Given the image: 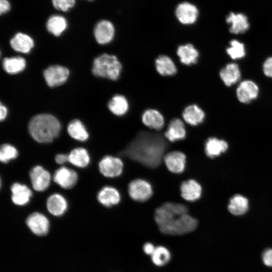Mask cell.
<instances>
[{
	"label": "cell",
	"instance_id": "obj_7",
	"mask_svg": "<svg viewBox=\"0 0 272 272\" xmlns=\"http://www.w3.org/2000/svg\"><path fill=\"white\" fill-rule=\"evenodd\" d=\"M43 76L47 85L53 87L65 82L69 76V71L65 67L54 65L45 70Z\"/></svg>",
	"mask_w": 272,
	"mask_h": 272
},
{
	"label": "cell",
	"instance_id": "obj_15",
	"mask_svg": "<svg viewBox=\"0 0 272 272\" xmlns=\"http://www.w3.org/2000/svg\"><path fill=\"white\" fill-rule=\"evenodd\" d=\"M224 84L230 87L238 83L241 77V73L239 65L234 62L229 63L222 69L219 74Z\"/></svg>",
	"mask_w": 272,
	"mask_h": 272
},
{
	"label": "cell",
	"instance_id": "obj_28",
	"mask_svg": "<svg viewBox=\"0 0 272 272\" xmlns=\"http://www.w3.org/2000/svg\"><path fill=\"white\" fill-rule=\"evenodd\" d=\"M248 199L241 195L237 194L231 198L228 209L232 215L240 216L246 213L248 209Z\"/></svg>",
	"mask_w": 272,
	"mask_h": 272
},
{
	"label": "cell",
	"instance_id": "obj_31",
	"mask_svg": "<svg viewBox=\"0 0 272 272\" xmlns=\"http://www.w3.org/2000/svg\"><path fill=\"white\" fill-rule=\"evenodd\" d=\"M67 132L72 138L79 141H85L89 137L85 127L78 119H74L70 122Z\"/></svg>",
	"mask_w": 272,
	"mask_h": 272
},
{
	"label": "cell",
	"instance_id": "obj_29",
	"mask_svg": "<svg viewBox=\"0 0 272 272\" xmlns=\"http://www.w3.org/2000/svg\"><path fill=\"white\" fill-rule=\"evenodd\" d=\"M108 107L110 111L117 116L124 115L128 111L129 104L126 98L121 95H115L109 101Z\"/></svg>",
	"mask_w": 272,
	"mask_h": 272
},
{
	"label": "cell",
	"instance_id": "obj_24",
	"mask_svg": "<svg viewBox=\"0 0 272 272\" xmlns=\"http://www.w3.org/2000/svg\"><path fill=\"white\" fill-rule=\"evenodd\" d=\"M46 207L48 212L55 216H59L64 214L67 209L65 199L60 194H54L47 199Z\"/></svg>",
	"mask_w": 272,
	"mask_h": 272
},
{
	"label": "cell",
	"instance_id": "obj_4",
	"mask_svg": "<svg viewBox=\"0 0 272 272\" xmlns=\"http://www.w3.org/2000/svg\"><path fill=\"white\" fill-rule=\"evenodd\" d=\"M121 68V64L115 55L104 53L94 59L92 73L97 77L116 80L119 77Z\"/></svg>",
	"mask_w": 272,
	"mask_h": 272
},
{
	"label": "cell",
	"instance_id": "obj_37",
	"mask_svg": "<svg viewBox=\"0 0 272 272\" xmlns=\"http://www.w3.org/2000/svg\"><path fill=\"white\" fill-rule=\"evenodd\" d=\"M53 7L57 10L66 12L75 4V0H52Z\"/></svg>",
	"mask_w": 272,
	"mask_h": 272
},
{
	"label": "cell",
	"instance_id": "obj_38",
	"mask_svg": "<svg viewBox=\"0 0 272 272\" xmlns=\"http://www.w3.org/2000/svg\"><path fill=\"white\" fill-rule=\"evenodd\" d=\"M262 70L265 76L272 78V56L267 58L263 62Z\"/></svg>",
	"mask_w": 272,
	"mask_h": 272
},
{
	"label": "cell",
	"instance_id": "obj_35",
	"mask_svg": "<svg viewBox=\"0 0 272 272\" xmlns=\"http://www.w3.org/2000/svg\"><path fill=\"white\" fill-rule=\"evenodd\" d=\"M227 54L234 60L241 59L246 55V49L244 44L235 39L230 42V46L226 48Z\"/></svg>",
	"mask_w": 272,
	"mask_h": 272
},
{
	"label": "cell",
	"instance_id": "obj_14",
	"mask_svg": "<svg viewBox=\"0 0 272 272\" xmlns=\"http://www.w3.org/2000/svg\"><path fill=\"white\" fill-rule=\"evenodd\" d=\"M53 180L61 187L70 188L76 184L78 175L74 170L62 167L55 172Z\"/></svg>",
	"mask_w": 272,
	"mask_h": 272
},
{
	"label": "cell",
	"instance_id": "obj_20",
	"mask_svg": "<svg viewBox=\"0 0 272 272\" xmlns=\"http://www.w3.org/2000/svg\"><path fill=\"white\" fill-rule=\"evenodd\" d=\"M177 54L180 62L185 65L195 63L199 56L197 50L190 43L179 46L177 50Z\"/></svg>",
	"mask_w": 272,
	"mask_h": 272
},
{
	"label": "cell",
	"instance_id": "obj_18",
	"mask_svg": "<svg viewBox=\"0 0 272 272\" xmlns=\"http://www.w3.org/2000/svg\"><path fill=\"white\" fill-rule=\"evenodd\" d=\"M165 136L171 142L185 139L186 130L182 121L179 118L172 119L168 125Z\"/></svg>",
	"mask_w": 272,
	"mask_h": 272
},
{
	"label": "cell",
	"instance_id": "obj_33",
	"mask_svg": "<svg viewBox=\"0 0 272 272\" xmlns=\"http://www.w3.org/2000/svg\"><path fill=\"white\" fill-rule=\"evenodd\" d=\"M90 161V158L87 150L82 148L73 150L69 155V162L79 167L87 166Z\"/></svg>",
	"mask_w": 272,
	"mask_h": 272
},
{
	"label": "cell",
	"instance_id": "obj_32",
	"mask_svg": "<svg viewBox=\"0 0 272 272\" xmlns=\"http://www.w3.org/2000/svg\"><path fill=\"white\" fill-rule=\"evenodd\" d=\"M3 66L6 72L10 74H16L22 71L26 66L25 59L20 56L5 58Z\"/></svg>",
	"mask_w": 272,
	"mask_h": 272
},
{
	"label": "cell",
	"instance_id": "obj_30",
	"mask_svg": "<svg viewBox=\"0 0 272 272\" xmlns=\"http://www.w3.org/2000/svg\"><path fill=\"white\" fill-rule=\"evenodd\" d=\"M67 27L65 18L60 15L51 16L46 22L48 31L55 36L60 35Z\"/></svg>",
	"mask_w": 272,
	"mask_h": 272
},
{
	"label": "cell",
	"instance_id": "obj_8",
	"mask_svg": "<svg viewBox=\"0 0 272 272\" xmlns=\"http://www.w3.org/2000/svg\"><path fill=\"white\" fill-rule=\"evenodd\" d=\"M123 167V163L119 158L111 156L104 157L99 163L100 172L108 177L119 176L122 172Z\"/></svg>",
	"mask_w": 272,
	"mask_h": 272
},
{
	"label": "cell",
	"instance_id": "obj_11",
	"mask_svg": "<svg viewBox=\"0 0 272 272\" xmlns=\"http://www.w3.org/2000/svg\"><path fill=\"white\" fill-rule=\"evenodd\" d=\"M29 175L32 185L35 190L43 191L48 187L50 181V175L42 167H34L30 170Z\"/></svg>",
	"mask_w": 272,
	"mask_h": 272
},
{
	"label": "cell",
	"instance_id": "obj_12",
	"mask_svg": "<svg viewBox=\"0 0 272 272\" xmlns=\"http://www.w3.org/2000/svg\"><path fill=\"white\" fill-rule=\"evenodd\" d=\"M114 33L115 29L112 23L105 20L98 22L94 29V37L100 44H105L111 41Z\"/></svg>",
	"mask_w": 272,
	"mask_h": 272
},
{
	"label": "cell",
	"instance_id": "obj_13",
	"mask_svg": "<svg viewBox=\"0 0 272 272\" xmlns=\"http://www.w3.org/2000/svg\"><path fill=\"white\" fill-rule=\"evenodd\" d=\"M164 160L168 169L172 173H181L185 169L186 156L181 152H170L166 154Z\"/></svg>",
	"mask_w": 272,
	"mask_h": 272
},
{
	"label": "cell",
	"instance_id": "obj_43",
	"mask_svg": "<svg viewBox=\"0 0 272 272\" xmlns=\"http://www.w3.org/2000/svg\"><path fill=\"white\" fill-rule=\"evenodd\" d=\"M0 110H1V115H0V119L1 120H3L5 119L7 115V109L4 105H3L2 104H1L0 107Z\"/></svg>",
	"mask_w": 272,
	"mask_h": 272
},
{
	"label": "cell",
	"instance_id": "obj_6",
	"mask_svg": "<svg viewBox=\"0 0 272 272\" xmlns=\"http://www.w3.org/2000/svg\"><path fill=\"white\" fill-rule=\"evenodd\" d=\"M259 87L253 81L245 80L241 82L236 90L238 100L242 103H249L259 95Z\"/></svg>",
	"mask_w": 272,
	"mask_h": 272
},
{
	"label": "cell",
	"instance_id": "obj_39",
	"mask_svg": "<svg viewBox=\"0 0 272 272\" xmlns=\"http://www.w3.org/2000/svg\"><path fill=\"white\" fill-rule=\"evenodd\" d=\"M262 259L265 265L272 267V248L267 249L263 252Z\"/></svg>",
	"mask_w": 272,
	"mask_h": 272
},
{
	"label": "cell",
	"instance_id": "obj_26",
	"mask_svg": "<svg viewBox=\"0 0 272 272\" xmlns=\"http://www.w3.org/2000/svg\"><path fill=\"white\" fill-rule=\"evenodd\" d=\"M227 142L216 138H210L206 141L205 152L210 158H214L225 152L228 149Z\"/></svg>",
	"mask_w": 272,
	"mask_h": 272
},
{
	"label": "cell",
	"instance_id": "obj_22",
	"mask_svg": "<svg viewBox=\"0 0 272 272\" xmlns=\"http://www.w3.org/2000/svg\"><path fill=\"white\" fill-rule=\"evenodd\" d=\"M182 117L186 123L195 126L202 122L205 113L198 106L192 104L185 108L182 112Z\"/></svg>",
	"mask_w": 272,
	"mask_h": 272
},
{
	"label": "cell",
	"instance_id": "obj_17",
	"mask_svg": "<svg viewBox=\"0 0 272 272\" xmlns=\"http://www.w3.org/2000/svg\"><path fill=\"white\" fill-rule=\"evenodd\" d=\"M201 191V186L193 179H189L183 181L180 186L182 197L189 201H193L199 198Z\"/></svg>",
	"mask_w": 272,
	"mask_h": 272
},
{
	"label": "cell",
	"instance_id": "obj_41",
	"mask_svg": "<svg viewBox=\"0 0 272 272\" xmlns=\"http://www.w3.org/2000/svg\"><path fill=\"white\" fill-rule=\"evenodd\" d=\"M156 247L152 243H146L143 246L144 252L148 255H152L154 252Z\"/></svg>",
	"mask_w": 272,
	"mask_h": 272
},
{
	"label": "cell",
	"instance_id": "obj_1",
	"mask_svg": "<svg viewBox=\"0 0 272 272\" xmlns=\"http://www.w3.org/2000/svg\"><path fill=\"white\" fill-rule=\"evenodd\" d=\"M155 220L160 231L169 235L189 233L198 225L196 219L188 214L185 205L170 202H165L156 209Z\"/></svg>",
	"mask_w": 272,
	"mask_h": 272
},
{
	"label": "cell",
	"instance_id": "obj_42",
	"mask_svg": "<svg viewBox=\"0 0 272 272\" xmlns=\"http://www.w3.org/2000/svg\"><path fill=\"white\" fill-rule=\"evenodd\" d=\"M57 163L61 164L69 161V155L58 154L55 158Z\"/></svg>",
	"mask_w": 272,
	"mask_h": 272
},
{
	"label": "cell",
	"instance_id": "obj_27",
	"mask_svg": "<svg viewBox=\"0 0 272 272\" xmlns=\"http://www.w3.org/2000/svg\"><path fill=\"white\" fill-rule=\"evenodd\" d=\"M157 71L162 76H172L176 74V65L169 56L165 55H160L155 60Z\"/></svg>",
	"mask_w": 272,
	"mask_h": 272
},
{
	"label": "cell",
	"instance_id": "obj_21",
	"mask_svg": "<svg viewBox=\"0 0 272 272\" xmlns=\"http://www.w3.org/2000/svg\"><path fill=\"white\" fill-rule=\"evenodd\" d=\"M142 120L145 125L156 130L162 128L164 124V119L162 114L154 109L145 110L142 115Z\"/></svg>",
	"mask_w": 272,
	"mask_h": 272
},
{
	"label": "cell",
	"instance_id": "obj_10",
	"mask_svg": "<svg viewBox=\"0 0 272 272\" xmlns=\"http://www.w3.org/2000/svg\"><path fill=\"white\" fill-rule=\"evenodd\" d=\"M175 15L181 23L190 25L196 22L198 15V11L194 5L188 2H183L177 7Z\"/></svg>",
	"mask_w": 272,
	"mask_h": 272
},
{
	"label": "cell",
	"instance_id": "obj_23",
	"mask_svg": "<svg viewBox=\"0 0 272 272\" xmlns=\"http://www.w3.org/2000/svg\"><path fill=\"white\" fill-rule=\"evenodd\" d=\"M97 199L103 206L110 207L117 205L120 201V195L115 188L106 186L99 191L97 195Z\"/></svg>",
	"mask_w": 272,
	"mask_h": 272
},
{
	"label": "cell",
	"instance_id": "obj_25",
	"mask_svg": "<svg viewBox=\"0 0 272 272\" xmlns=\"http://www.w3.org/2000/svg\"><path fill=\"white\" fill-rule=\"evenodd\" d=\"M10 44L15 50L27 53L33 47L34 41L29 35L22 33H18L11 39Z\"/></svg>",
	"mask_w": 272,
	"mask_h": 272
},
{
	"label": "cell",
	"instance_id": "obj_40",
	"mask_svg": "<svg viewBox=\"0 0 272 272\" xmlns=\"http://www.w3.org/2000/svg\"><path fill=\"white\" fill-rule=\"evenodd\" d=\"M10 4L8 0H0V13L5 14L10 9Z\"/></svg>",
	"mask_w": 272,
	"mask_h": 272
},
{
	"label": "cell",
	"instance_id": "obj_36",
	"mask_svg": "<svg viewBox=\"0 0 272 272\" xmlns=\"http://www.w3.org/2000/svg\"><path fill=\"white\" fill-rule=\"evenodd\" d=\"M17 149L9 144H3L0 149V160L3 163L15 159L18 156Z\"/></svg>",
	"mask_w": 272,
	"mask_h": 272
},
{
	"label": "cell",
	"instance_id": "obj_19",
	"mask_svg": "<svg viewBox=\"0 0 272 272\" xmlns=\"http://www.w3.org/2000/svg\"><path fill=\"white\" fill-rule=\"evenodd\" d=\"M11 190L13 202L19 206L28 203L32 195L31 190L27 186L19 183H14Z\"/></svg>",
	"mask_w": 272,
	"mask_h": 272
},
{
	"label": "cell",
	"instance_id": "obj_3",
	"mask_svg": "<svg viewBox=\"0 0 272 272\" xmlns=\"http://www.w3.org/2000/svg\"><path fill=\"white\" fill-rule=\"evenodd\" d=\"M31 137L39 143H49L56 138L60 130L59 121L49 114H40L33 116L28 124Z\"/></svg>",
	"mask_w": 272,
	"mask_h": 272
},
{
	"label": "cell",
	"instance_id": "obj_16",
	"mask_svg": "<svg viewBox=\"0 0 272 272\" xmlns=\"http://www.w3.org/2000/svg\"><path fill=\"white\" fill-rule=\"evenodd\" d=\"M226 21L230 24V33L234 34L244 33L249 27L247 17L243 14L231 13L227 17Z\"/></svg>",
	"mask_w": 272,
	"mask_h": 272
},
{
	"label": "cell",
	"instance_id": "obj_5",
	"mask_svg": "<svg viewBox=\"0 0 272 272\" xmlns=\"http://www.w3.org/2000/svg\"><path fill=\"white\" fill-rule=\"evenodd\" d=\"M128 193L133 200L145 201L152 196L153 189L150 183L146 180L136 179L129 183Z\"/></svg>",
	"mask_w": 272,
	"mask_h": 272
},
{
	"label": "cell",
	"instance_id": "obj_9",
	"mask_svg": "<svg viewBox=\"0 0 272 272\" xmlns=\"http://www.w3.org/2000/svg\"><path fill=\"white\" fill-rule=\"evenodd\" d=\"M31 231L35 235L42 236L46 235L49 228L48 219L43 214L34 212L30 214L26 221Z\"/></svg>",
	"mask_w": 272,
	"mask_h": 272
},
{
	"label": "cell",
	"instance_id": "obj_2",
	"mask_svg": "<svg viewBox=\"0 0 272 272\" xmlns=\"http://www.w3.org/2000/svg\"><path fill=\"white\" fill-rule=\"evenodd\" d=\"M167 144L158 135L142 132L130 143L123 152L125 156L149 168L158 167Z\"/></svg>",
	"mask_w": 272,
	"mask_h": 272
},
{
	"label": "cell",
	"instance_id": "obj_34",
	"mask_svg": "<svg viewBox=\"0 0 272 272\" xmlns=\"http://www.w3.org/2000/svg\"><path fill=\"white\" fill-rule=\"evenodd\" d=\"M170 251L165 247L159 246L151 255L152 261L158 266H162L167 264L171 259Z\"/></svg>",
	"mask_w": 272,
	"mask_h": 272
},
{
	"label": "cell",
	"instance_id": "obj_44",
	"mask_svg": "<svg viewBox=\"0 0 272 272\" xmlns=\"http://www.w3.org/2000/svg\"><path fill=\"white\" fill-rule=\"evenodd\" d=\"M89 1H92V0H89Z\"/></svg>",
	"mask_w": 272,
	"mask_h": 272
}]
</instances>
